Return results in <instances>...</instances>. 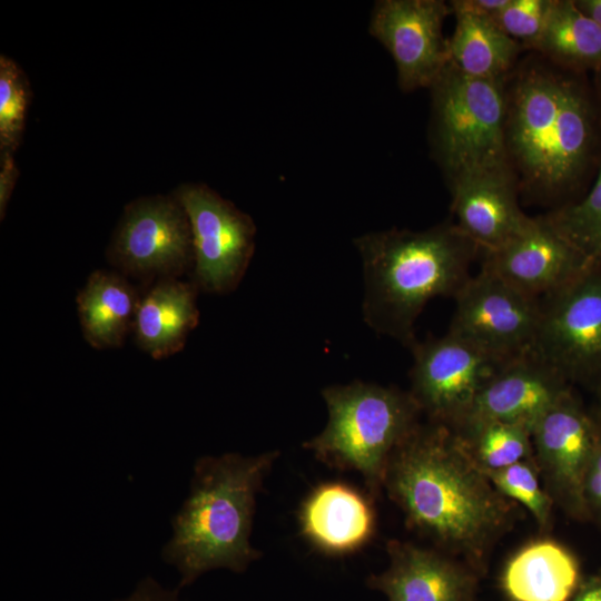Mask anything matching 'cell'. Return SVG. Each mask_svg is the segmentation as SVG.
Returning a JSON list of instances; mask_svg holds the SVG:
<instances>
[{"label":"cell","instance_id":"3957f363","mask_svg":"<svg viewBox=\"0 0 601 601\" xmlns=\"http://www.w3.org/2000/svg\"><path fill=\"white\" fill-rule=\"evenodd\" d=\"M278 452L244 457L204 456L194 466L189 495L173 518L162 550L180 573L179 588L206 571L242 572L260 552L249 543L256 495Z\"/></svg>","mask_w":601,"mask_h":601},{"label":"cell","instance_id":"484cf974","mask_svg":"<svg viewBox=\"0 0 601 601\" xmlns=\"http://www.w3.org/2000/svg\"><path fill=\"white\" fill-rule=\"evenodd\" d=\"M31 88L24 71L9 57H0V151L13 154L21 144Z\"/></svg>","mask_w":601,"mask_h":601},{"label":"cell","instance_id":"9c48e42d","mask_svg":"<svg viewBox=\"0 0 601 601\" xmlns=\"http://www.w3.org/2000/svg\"><path fill=\"white\" fill-rule=\"evenodd\" d=\"M173 194L191 228L193 283L213 294L235 290L255 250L253 218L205 184H183Z\"/></svg>","mask_w":601,"mask_h":601},{"label":"cell","instance_id":"e575fe53","mask_svg":"<svg viewBox=\"0 0 601 601\" xmlns=\"http://www.w3.org/2000/svg\"><path fill=\"white\" fill-rule=\"evenodd\" d=\"M599 396V405L597 406L595 411L600 414L601 416V385L594 390Z\"/></svg>","mask_w":601,"mask_h":601},{"label":"cell","instance_id":"44dd1931","mask_svg":"<svg viewBox=\"0 0 601 601\" xmlns=\"http://www.w3.org/2000/svg\"><path fill=\"white\" fill-rule=\"evenodd\" d=\"M139 298L126 276L108 270L92 272L77 296L85 339L98 349L121 346L132 329Z\"/></svg>","mask_w":601,"mask_h":601},{"label":"cell","instance_id":"83f0119b","mask_svg":"<svg viewBox=\"0 0 601 601\" xmlns=\"http://www.w3.org/2000/svg\"><path fill=\"white\" fill-rule=\"evenodd\" d=\"M555 0H509L495 23L522 47H535Z\"/></svg>","mask_w":601,"mask_h":601},{"label":"cell","instance_id":"d590c367","mask_svg":"<svg viewBox=\"0 0 601 601\" xmlns=\"http://www.w3.org/2000/svg\"><path fill=\"white\" fill-rule=\"evenodd\" d=\"M598 83H599V98H600V112H601V70L598 72Z\"/></svg>","mask_w":601,"mask_h":601},{"label":"cell","instance_id":"f1b7e54d","mask_svg":"<svg viewBox=\"0 0 601 601\" xmlns=\"http://www.w3.org/2000/svg\"><path fill=\"white\" fill-rule=\"evenodd\" d=\"M598 424V437L583 483L584 501L589 518L601 526V416L593 410Z\"/></svg>","mask_w":601,"mask_h":601},{"label":"cell","instance_id":"52a82bcc","mask_svg":"<svg viewBox=\"0 0 601 601\" xmlns=\"http://www.w3.org/2000/svg\"><path fill=\"white\" fill-rule=\"evenodd\" d=\"M531 353L570 384L601 385V264L540 298Z\"/></svg>","mask_w":601,"mask_h":601},{"label":"cell","instance_id":"6da1fadb","mask_svg":"<svg viewBox=\"0 0 601 601\" xmlns=\"http://www.w3.org/2000/svg\"><path fill=\"white\" fill-rule=\"evenodd\" d=\"M383 485L413 529L477 569L514 515L454 431L431 421L394 451Z\"/></svg>","mask_w":601,"mask_h":601},{"label":"cell","instance_id":"4dcf8cb0","mask_svg":"<svg viewBox=\"0 0 601 601\" xmlns=\"http://www.w3.org/2000/svg\"><path fill=\"white\" fill-rule=\"evenodd\" d=\"M0 218L6 215L7 205L13 191L19 170L13 154L2 152L0 157Z\"/></svg>","mask_w":601,"mask_h":601},{"label":"cell","instance_id":"5b68a950","mask_svg":"<svg viewBox=\"0 0 601 601\" xmlns=\"http://www.w3.org/2000/svg\"><path fill=\"white\" fill-rule=\"evenodd\" d=\"M325 428L304 443L324 463L361 473L372 492L383 486L394 451L420 424L410 392L354 381L322 391Z\"/></svg>","mask_w":601,"mask_h":601},{"label":"cell","instance_id":"4316f807","mask_svg":"<svg viewBox=\"0 0 601 601\" xmlns=\"http://www.w3.org/2000/svg\"><path fill=\"white\" fill-rule=\"evenodd\" d=\"M534 461H521L499 471L486 473L493 486L505 497L521 503L539 526H550L553 501L542 489Z\"/></svg>","mask_w":601,"mask_h":601},{"label":"cell","instance_id":"ba28073f","mask_svg":"<svg viewBox=\"0 0 601 601\" xmlns=\"http://www.w3.org/2000/svg\"><path fill=\"white\" fill-rule=\"evenodd\" d=\"M124 276L141 280L179 278L193 269V234L187 214L171 195L129 203L107 252Z\"/></svg>","mask_w":601,"mask_h":601},{"label":"cell","instance_id":"d4e9b609","mask_svg":"<svg viewBox=\"0 0 601 601\" xmlns=\"http://www.w3.org/2000/svg\"><path fill=\"white\" fill-rule=\"evenodd\" d=\"M548 221L592 264H601V166L588 195L548 217Z\"/></svg>","mask_w":601,"mask_h":601},{"label":"cell","instance_id":"8992f818","mask_svg":"<svg viewBox=\"0 0 601 601\" xmlns=\"http://www.w3.org/2000/svg\"><path fill=\"white\" fill-rule=\"evenodd\" d=\"M431 90L432 148L450 180L509 166L503 79L469 77L447 63Z\"/></svg>","mask_w":601,"mask_h":601},{"label":"cell","instance_id":"277c9868","mask_svg":"<svg viewBox=\"0 0 601 601\" xmlns=\"http://www.w3.org/2000/svg\"><path fill=\"white\" fill-rule=\"evenodd\" d=\"M506 146L530 187L544 194L569 188L592 146L590 104L572 79L533 66L506 98Z\"/></svg>","mask_w":601,"mask_h":601},{"label":"cell","instance_id":"603a6c76","mask_svg":"<svg viewBox=\"0 0 601 601\" xmlns=\"http://www.w3.org/2000/svg\"><path fill=\"white\" fill-rule=\"evenodd\" d=\"M534 49L574 69L601 70V27L574 0H555Z\"/></svg>","mask_w":601,"mask_h":601},{"label":"cell","instance_id":"7402d4cb","mask_svg":"<svg viewBox=\"0 0 601 601\" xmlns=\"http://www.w3.org/2000/svg\"><path fill=\"white\" fill-rule=\"evenodd\" d=\"M456 24L449 40V63L460 72L481 79H503L522 46L494 20L454 13Z\"/></svg>","mask_w":601,"mask_h":601},{"label":"cell","instance_id":"4fadbf2b","mask_svg":"<svg viewBox=\"0 0 601 601\" xmlns=\"http://www.w3.org/2000/svg\"><path fill=\"white\" fill-rule=\"evenodd\" d=\"M451 13L442 0H381L370 18L368 32L391 53L403 91L432 87L449 63L443 23Z\"/></svg>","mask_w":601,"mask_h":601},{"label":"cell","instance_id":"d6986e66","mask_svg":"<svg viewBox=\"0 0 601 601\" xmlns=\"http://www.w3.org/2000/svg\"><path fill=\"white\" fill-rule=\"evenodd\" d=\"M197 290L193 282L167 278L157 280L140 296L132 332L144 352L161 359L184 348L198 324Z\"/></svg>","mask_w":601,"mask_h":601},{"label":"cell","instance_id":"836d02e7","mask_svg":"<svg viewBox=\"0 0 601 601\" xmlns=\"http://www.w3.org/2000/svg\"><path fill=\"white\" fill-rule=\"evenodd\" d=\"M575 3L601 27V0H575Z\"/></svg>","mask_w":601,"mask_h":601},{"label":"cell","instance_id":"30bf717a","mask_svg":"<svg viewBox=\"0 0 601 601\" xmlns=\"http://www.w3.org/2000/svg\"><path fill=\"white\" fill-rule=\"evenodd\" d=\"M449 333L509 362L532 352L540 299L481 268L454 296Z\"/></svg>","mask_w":601,"mask_h":601},{"label":"cell","instance_id":"9a60e30c","mask_svg":"<svg viewBox=\"0 0 601 601\" xmlns=\"http://www.w3.org/2000/svg\"><path fill=\"white\" fill-rule=\"evenodd\" d=\"M450 185L455 225L483 253L510 240L531 219L519 207L509 166L467 173Z\"/></svg>","mask_w":601,"mask_h":601},{"label":"cell","instance_id":"ac0fdd59","mask_svg":"<svg viewBox=\"0 0 601 601\" xmlns=\"http://www.w3.org/2000/svg\"><path fill=\"white\" fill-rule=\"evenodd\" d=\"M302 535L317 551L333 556L354 553L374 535L376 514L370 496L345 482L313 489L299 513Z\"/></svg>","mask_w":601,"mask_h":601},{"label":"cell","instance_id":"7c38bea8","mask_svg":"<svg viewBox=\"0 0 601 601\" xmlns=\"http://www.w3.org/2000/svg\"><path fill=\"white\" fill-rule=\"evenodd\" d=\"M533 456L545 491L566 514L590 519L583 483L592 456L598 424L570 390L534 424Z\"/></svg>","mask_w":601,"mask_h":601},{"label":"cell","instance_id":"5bb4252c","mask_svg":"<svg viewBox=\"0 0 601 601\" xmlns=\"http://www.w3.org/2000/svg\"><path fill=\"white\" fill-rule=\"evenodd\" d=\"M483 254V269L539 299L592 265L546 218H531L510 240Z\"/></svg>","mask_w":601,"mask_h":601},{"label":"cell","instance_id":"cb8c5ba5","mask_svg":"<svg viewBox=\"0 0 601 601\" xmlns=\"http://www.w3.org/2000/svg\"><path fill=\"white\" fill-rule=\"evenodd\" d=\"M486 474L521 461H534L531 430L501 421H470L452 428Z\"/></svg>","mask_w":601,"mask_h":601},{"label":"cell","instance_id":"ffe728a7","mask_svg":"<svg viewBox=\"0 0 601 601\" xmlns=\"http://www.w3.org/2000/svg\"><path fill=\"white\" fill-rule=\"evenodd\" d=\"M501 587L510 601H571L580 587L579 563L562 544L534 541L508 561Z\"/></svg>","mask_w":601,"mask_h":601},{"label":"cell","instance_id":"2e32d148","mask_svg":"<svg viewBox=\"0 0 601 601\" xmlns=\"http://www.w3.org/2000/svg\"><path fill=\"white\" fill-rule=\"evenodd\" d=\"M570 390V383L530 353L509 361L491 377L461 423L501 421L532 432L539 418Z\"/></svg>","mask_w":601,"mask_h":601},{"label":"cell","instance_id":"d6a6232c","mask_svg":"<svg viewBox=\"0 0 601 601\" xmlns=\"http://www.w3.org/2000/svg\"><path fill=\"white\" fill-rule=\"evenodd\" d=\"M571 601H601V577L590 578L580 584Z\"/></svg>","mask_w":601,"mask_h":601},{"label":"cell","instance_id":"8fae6325","mask_svg":"<svg viewBox=\"0 0 601 601\" xmlns=\"http://www.w3.org/2000/svg\"><path fill=\"white\" fill-rule=\"evenodd\" d=\"M410 394L431 422L454 427L491 377L508 362L446 333L412 346Z\"/></svg>","mask_w":601,"mask_h":601},{"label":"cell","instance_id":"f546056e","mask_svg":"<svg viewBox=\"0 0 601 601\" xmlns=\"http://www.w3.org/2000/svg\"><path fill=\"white\" fill-rule=\"evenodd\" d=\"M509 0H454L450 2L452 13H469L494 20L502 12Z\"/></svg>","mask_w":601,"mask_h":601},{"label":"cell","instance_id":"e0dca14e","mask_svg":"<svg viewBox=\"0 0 601 601\" xmlns=\"http://www.w3.org/2000/svg\"><path fill=\"white\" fill-rule=\"evenodd\" d=\"M387 553L388 569L367 583L390 601H472L476 577L444 553L401 541H390Z\"/></svg>","mask_w":601,"mask_h":601},{"label":"cell","instance_id":"1f68e13d","mask_svg":"<svg viewBox=\"0 0 601 601\" xmlns=\"http://www.w3.org/2000/svg\"><path fill=\"white\" fill-rule=\"evenodd\" d=\"M121 601H178L177 591L161 588L154 579H144L135 592Z\"/></svg>","mask_w":601,"mask_h":601},{"label":"cell","instance_id":"7a4b0ae2","mask_svg":"<svg viewBox=\"0 0 601 601\" xmlns=\"http://www.w3.org/2000/svg\"><path fill=\"white\" fill-rule=\"evenodd\" d=\"M363 265L365 323L412 348L415 323L427 302L455 296L480 250L455 224L428 229H388L353 240Z\"/></svg>","mask_w":601,"mask_h":601}]
</instances>
